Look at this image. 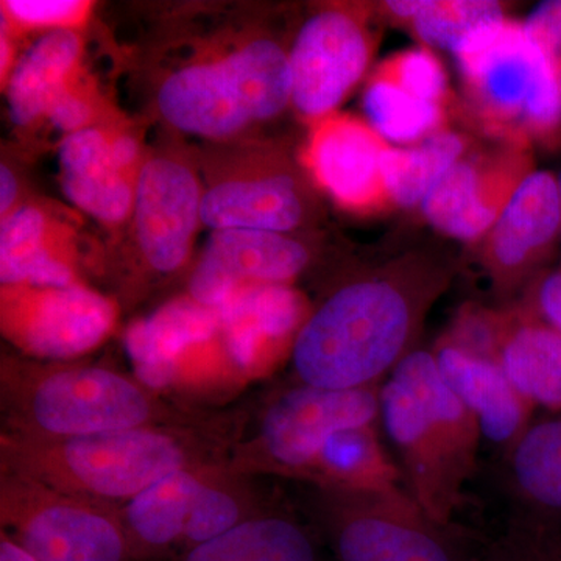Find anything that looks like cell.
I'll return each instance as SVG.
<instances>
[{
  "instance_id": "obj_1",
  "label": "cell",
  "mask_w": 561,
  "mask_h": 561,
  "mask_svg": "<svg viewBox=\"0 0 561 561\" xmlns=\"http://www.w3.org/2000/svg\"><path fill=\"white\" fill-rule=\"evenodd\" d=\"M451 278L448 264L413 256L343 284L295 339L297 382L328 390L381 387L416 350L426 313Z\"/></svg>"
},
{
  "instance_id": "obj_2",
  "label": "cell",
  "mask_w": 561,
  "mask_h": 561,
  "mask_svg": "<svg viewBox=\"0 0 561 561\" xmlns=\"http://www.w3.org/2000/svg\"><path fill=\"white\" fill-rule=\"evenodd\" d=\"M231 416L205 426H151L83 437L0 434V468L101 504L122 507L164 476L230 459Z\"/></svg>"
},
{
  "instance_id": "obj_3",
  "label": "cell",
  "mask_w": 561,
  "mask_h": 561,
  "mask_svg": "<svg viewBox=\"0 0 561 561\" xmlns=\"http://www.w3.org/2000/svg\"><path fill=\"white\" fill-rule=\"evenodd\" d=\"M3 431L32 437H83L151 426H205L221 415L165 400L138 376L99 365L3 357Z\"/></svg>"
},
{
  "instance_id": "obj_4",
  "label": "cell",
  "mask_w": 561,
  "mask_h": 561,
  "mask_svg": "<svg viewBox=\"0 0 561 561\" xmlns=\"http://www.w3.org/2000/svg\"><path fill=\"white\" fill-rule=\"evenodd\" d=\"M379 424L413 501L434 522L454 523L465 483L476 471L482 434L442 378L432 350L412 351L382 382Z\"/></svg>"
},
{
  "instance_id": "obj_5",
  "label": "cell",
  "mask_w": 561,
  "mask_h": 561,
  "mask_svg": "<svg viewBox=\"0 0 561 561\" xmlns=\"http://www.w3.org/2000/svg\"><path fill=\"white\" fill-rule=\"evenodd\" d=\"M453 54L472 108L494 138L561 146V61L531 43L523 22L491 21Z\"/></svg>"
},
{
  "instance_id": "obj_6",
  "label": "cell",
  "mask_w": 561,
  "mask_h": 561,
  "mask_svg": "<svg viewBox=\"0 0 561 561\" xmlns=\"http://www.w3.org/2000/svg\"><path fill=\"white\" fill-rule=\"evenodd\" d=\"M291 102L289 55L268 39L253 41L221 60L172 73L158 105L176 130L225 138L272 119Z\"/></svg>"
},
{
  "instance_id": "obj_7",
  "label": "cell",
  "mask_w": 561,
  "mask_h": 561,
  "mask_svg": "<svg viewBox=\"0 0 561 561\" xmlns=\"http://www.w3.org/2000/svg\"><path fill=\"white\" fill-rule=\"evenodd\" d=\"M313 507L337 561H476L483 546L457 523L434 522L404 489H316Z\"/></svg>"
},
{
  "instance_id": "obj_8",
  "label": "cell",
  "mask_w": 561,
  "mask_h": 561,
  "mask_svg": "<svg viewBox=\"0 0 561 561\" xmlns=\"http://www.w3.org/2000/svg\"><path fill=\"white\" fill-rule=\"evenodd\" d=\"M379 389L328 390L295 382L268 404L249 440L234 446L231 468L309 482L335 434L379 423Z\"/></svg>"
},
{
  "instance_id": "obj_9",
  "label": "cell",
  "mask_w": 561,
  "mask_h": 561,
  "mask_svg": "<svg viewBox=\"0 0 561 561\" xmlns=\"http://www.w3.org/2000/svg\"><path fill=\"white\" fill-rule=\"evenodd\" d=\"M3 534L36 561H135L121 507L0 471Z\"/></svg>"
},
{
  "instance_id": "obj_10",
  "label": "cell",
  "mask_w": 561,
  "mask_h": 561,
  "mask_svg": "<svg viewBox=\"0 0 561 561\" xmlns=\"http://www.w3.org/2000/svg\"><path fill=\"white\" fill-rule=\"evenodd\" d=\"M117 308L81 284L68 287L2 286L3 337L35 360L84 356L113 331Z\"/></svg>"
},
{
  "instance_id": "obj_11",
  "label": "cell",
  "mask_w": 561,
  "mask_h": 561,
  "mask_svg": "<svg viewBox=\"0 0 561 561\" xmlns=\"http://www.w3.org/2000/svg\"><path fill=\"white\" fill-rule=\"evenodd\" d=\"M375 36L364 18L324 10L302 25L289 54L291 103L301 116H330L370 65Z\"/></svg>"
},
{
  "instance_id": "obj_12",
  "label": "cell",
  "mask_w": 561,
  "mask_h": 561,
  "mask_svg": "<svg viewBox=\"0 0 561 561\" xmlns=\"http://www.w3.org/2000/svg\"><path fill=\"white\" fill-rule=\"evenodd\" d=\"M534 171L531 146L501 142L494 150L468 151L432 187L421 209L443 234L479 241Z\"/></svg>"
},
{
  "instance_id": "obj_13",
  "label": "cell",
  "mask_w": 561,
  "mask_h": 561,
  "mask_svg": "<svg viewBox=\"0 0 561 561\" xmlns=\"http://www.w3.org/2000/svg\"><path fill=\"white\" fill-rule=\"evenodd\" d=\"M560 238L557 173L535 169L483 238L482 268L497 294L526 290L546 271Z\"/></svg>"
},
{
  "instance_id": "obj_14",
  "label": "cell",
  "mask_w": 561,
  "mask_h": 561,
  "mask_svg": "<svg viewBox=\"0 0 561 561\" xmlns=\"http://www.w3.org/2000/svg\"><path fill=\"white\" fill-rule=\"evenodd\" d=\"M390 144L367 121L332 113L313 124L305 164L332 201L353 213L391 206L386 183Z\"/></svg>"
},
{
  "instance_id": "obj_15",
  "label": "cell",
  "mask_w": 561,
  "mask_h": 561,
  "mask_svg": "<svg viewBox=\"0 0 561 561\" xmlns=\"http://www.w3.org/2000/svg\"><path fill=\"white\" fill-rule=\"evenodd\" d=\"M309 257L305 245L279 232L214 231L192 272L190 297L219 309L256 287L290 286Z\"/></svg>"
},
{
  "instance_id": "obj_16",
  "label": "cell",
  "mask_w": 561,
  "mask_h": 561,
  "mask_svg": "<svg viewBox=\"0 0 561 561\" xmlns=\"http://www.w3.org/2000/svg\"><path fill=\"white\" fill-rule=\"evenodd\" d=\"M220 324L219 309L206 308L191 297L173 300L136 321L125 337L135 376L158 391L186 383L194 357H228Z\"/></svg>"
},
{
  "instance_id": "obj_17",
  "label": "cell",
  "mask_w": 561,
  "mask_h": 561,
  "mask_svg": "<svg viewBox=\"0 0 561 561\" xmlns=\"http://www.w3.org/2000/svg\"><path fill=\"white\" fill-rule=\"evenodd\" d=\"M203 195L194 173L168 158H154L136 181L135 228L139 249L153 271H179L190 256Z\"/></svg>"
},
{
  "instance_id": "obj_18",
  "label": "cell",
  "mask_w": 561,
  "mask_h": 561,
  "mask_svg": "<svg viewBox=\"0 0 561 561\" xmlns=\"http://www.w3.org/2000/svg\"><path fill=\"white\" fill-rule=\"evenodd\" d=\"M219 311L228 356L242 375H256L284 346H294L312 312L306 298L291 286L243 291Z\"/></svg>"
},
{
  "instance_id": "obj_19",
  "label": "cell",
  "mask_w": 561,
  "mask_h": 561,
  "mask_svg": "<svg viewBox=\"0 0 561 561\" xmlns=\"http://www.w3.org/2000/svg\"><path fill=\"white\" fill-rule=\"evenodd\" d=\"M442 378L474 415L482 440L508 454L534 420L535 408L513 387L496 362L438 339L432 350Z\"/></svg>"
},
{
  "instance_id": "obj_20",
  "label": "cell",
  "mask_w": 561,
  "mask_h": 561,
  "mask_svg": "<svg viewBox=\"0 0 561 561\" xmlns=\"http://www.w3.org/2000/svg\"><path fill=\"white\" fill-rule=\"evenodd\" d=\"M221 461L225 460L205 461L173 471L122 505L121 518L135 561L179 559L198 490Z\"/></svg>"
},
{
  "instance_id": "obj_21",
  "label": "cell",
  "mask_w": 561,
  "mask_h": 561,
  "mask_svg": "<svg viewBox=\"0 0 561 561\" xmlns=\"http://www.w3.org/2000/svg\"><path fill=\"white\" fill-rule=\"evenodd\" d=\"M66 197L94 219L119 224L135 208L136 181L122 168L111 138L95 128L70 133L58 150Z\"/></svg>"
},
{
  "instance_id": "obj_22",
  "label": "cell",
  "mask_w": 561,
  "mask_h": 561,
  "mask_svg": "<svg viewBox=\"0 0 561 561\" xmlns=\"http://www.w3.org/2000/svg\"><path fill=\"white\" fill-rule=\"evenodd\" d=\"M496 364L535 409L561 412V334L523 301L504 306Z\"/></svg>"
},
{
  "instance_id": "obj_23",
  "label": "cell",
  "mask_w": 561,
  "mask_h": 561,
  "mask_svg": "<svg viewBox=\"0 0 561 561\" xmlns=\"http://www.w3.org/2000/svg\"><path fill=\"white\" fill-rule=\"evenodd\" d=\"M300 192L287 175L230 180L203 194L201 219L213 230L279 232L301 224Z\"/></svg>"
},
{
  "instance_id": "obj_24",
  "label": "cell",
  "mask_w": 561,
  "mask_h": 561,
  "mask_svg": "<svg viewBox=\"0 0 561 561\" xmlns=\"http://www.w3.org/2000/svg\"><path fill=\"white\" fill-rule=\"evenodd\" d=\"M0 283L31 287L79 284L65 236L35 206H21L2 220Z\"/></svg>"
},
{
  "instance_id": "obj_25",
  "label": "cell",
  "mask_w": 561,
  "mask_h": 561,
  "mask_svg": "<svg viewBox=\"0 0 561 561\" xmlns=\"http://www.w3.org/2000/svg\"><path fill=\"white\" fill-rule=\"evenodd\" d=\"M505 457L515 515L561 524V412L531 421Z\"/></svg>"
},
{
  "instance_id": "obj_26",
  "label": "cell",
  "mask_w": 561,
  "mask_h": 561,
  "mask_svg": "<svg viewBox=\"0 0 561 561\" xmlns=\"http://www.w3.org/2000/svg\"><path fill=\"white\" fill-rule=\"evenodd\" d=\"M80 54V36L60 28L41 36L22 55L7 80L10 117L18 127L39 119L51 101L69 88Z\"/></svg>"
},
{
  "instance_id": "obj_27",
  "label": "cell",
  "mask_w": 561,
  "mask_h": 561,
  "mask_svg": "<svg viewBox=\"0 0 561 561\" xmlns=\"http://www.w3.org/2000/svg\"><path fill=\"white\" fill-rule=\"evenodd\" d=\"M176 561H323V557L305 524L272 508Z\"/></svg>"
},
{
  "instance_id": "obj_28",
  "label": "cell",
  "mask_w": 561,
  "mask_h": 561,
  "mask_svg": "<svg viewBox=\"0 0 561 561\" xmlns=\"http://www.w3.org/2000/svg\"><path fill=\"white\" fill-rule=\"evenodd\" d=\"M402 482L400 465L391 460L379 438V423L335 434L321 451L309 479L316 489L381 493L402 490Z\"/></svg>"
},
{
  "instance_id": "obj_29",
  "label": "cell",
  "mask_w": 561,
  "mask_h": 561,
  "mask_svg": "<svg viewBox=\"0 0 561 561\" xmlns=\"http://www.w3.org/2000/svg\"><path fill=\"white\" fill-rule=\"evenodd\" d=\"M254 478L234 470L228 460L210 471L195 497L179 557L272 511L256 490Z\"/></svg>"
},
{
  "instance_id": "obj_30",
  "label": "cell",
  "mask_w": 561,
  "mask_h": 561,
  "mask_svg": "<svg viewBox=\"0 0 561 561\" xmlns=\"http://www.w3.org/2000/svg\"><path fill=\"white\" fill-rule=\"evenodd\" d=\"M467 136L442 130L412 147H393L386 154V183L391 206L421 205L432 187L468 153Z\"/></svg>"
},
{
  "instance_id": "obj_31",
  "label": "cell",
  "mask_w": 561,
  "mask_h": 561,
  "mask_svg": "<svg viewBox=\"0 0 561 561\" xmlns=\"http://www.w3.org/2000/svg\"><path fill=\"white\" fill-rule=\"evenodd\" d=\"M445 106L413 98L376 72L364 92L368 124L394 147L416 146L445 130Z\"/></svg>"
},
{
  "instance_id": "obj_32",
  "label": "cell",
  "mask_w": 561,
  "mask_h": 561,
  "mask_svg": "<svg viewBox=\"0 0 561 561\" xmlns=\"http://www.w3.org/2000/svg\"><path fill=\"white\" fill-rule=\"evenodd\" d=\"M504 16V7L491 0H424L412 28L430 49L454 51L472 32Z\"/></svg>"
},
{
  "instance_id": "obj_33",
  "label": "cell",
  "mask_w": 561,
  "mask_h": 561,
  "mask_svg": "<svg viewBox=\"0 0 561 561\" xmlns=\"http://www.w3.org/2000/svg\"><path fill=\"white\" fill-rule=\"evenodd\" d=\"M476 561H561V524L513 515L504 534L483 545Z\"/></svg>"
},
{
  "instance_id": "obj_34",
  "label": "cell",
  "mask_w": 561,
  "mask_h": 561,
  "mask_svg": "<svg viewBox=\"0 0 561 561\" xmlns=\"http://www.w3.org/2000/svg\"><path fill=\"white\" fill-rule=\"evenodd\" d=\"M376 73L424 102L446 105L448 76L440 58L430 47H413L391 55L383 60Z\"/></svg>"
},
{
  "instance_id": "obj_35",
  "label": "cell",
  "mask_w": 561,
  "mask_h": 561,
  "mask_svg": "<svg viewBox=\"0 0 561 561\" xmlns=\"http://www.w3.org/2000/svg\"><path fill=\"white\" fill-rule=\"evenodd\" d=\"M91 3L80 0H9L2 2V13L9 20L27 27H47L50 31L80 25L90 13Z\"/></svg>"
},
{
  "instance_id": "obj_36",
  "label": "cell",
  "mask_w": 561,
  "mask_h": 561,
  "mask_svg": "<svg viewBox=\"0 0 561 561\" xmlns=\"http://www.w3.org/2000/svg\"><path fill=\"white\" fill-rule=\"evenodd\" d=\"M522 301L561 334V265L546 268L531 280Z\"/></svg>"
},
{
  "instance_id": "obj_37",
  "label": "cell",
  "mask_w": 561,
  "mask_h": 561,
  "mask_svg": "<svg viewBox=\"0 0 561 561\" xmlns=\"http://www.w3.org/2000/svg\"><path fill=\"white\" fill-rule=\"evenodd\" d=\"M523 25L531 43L561 61V0L541 3Z\"/></svg>"
},
{
  "instance_id": "obj_38",
  "label": "cell",
  "mask_w": 561,
  "mask_h": 561,
  "mask_svg": "<svg viewBox=\"0 0 561 561\" xmlns=\"http://www.w3.org/2000/svg\"><path fill=\"white\" fill-rule=\"evenodd\" d=\"M46 116L55 128L70 135L87 128L84 125L90 121L91 110L80 95L66 88L51 101Z\"/></svg>"
},
{
  "instance_id": "obj_39",
  "label": "cell",
  "mask_w": 561,
  "mask_h": 561,
  "mask_svg": "<svg viewBox=\"0 0 561 561\" xmlns=\"http://www.w3.org/2000/svg\"><path fill=\"white\" fill-rule=\"evenodd\" d=\"M18 192H20V186H18L16 176L7 165H2L0 169V216H2V220L13 213Z\"/></svg>"
},
{
  "instance_id": "obj_40",
  "label": "cell",
  "mask_w": 561,
  "mask_h": 561,
  "mask_svg": "<svg viewBox=\"0 0 561 561\" xmlns=\"http://www.w3.org/2000/svg\"><path fill=\"white\" fill-rule=\"evenodd\" d=\"M111 147H113L114 157L119 161L122 168L133 172L136 160H138V144L128 136H117V138H111Z\"/></svg>"
},
{
  "instance_id": "obj_41",
  "label": "cell",
  "mask_w": 561,
  "mask_h": 561,
  "mask_svg": "<svg viewBox=\"0 0 561 561\" xmlns=\"http://www.w3.org/2000/svg\"><path fill=\"white\" fill-rule=\"evenodd\" d=\"M424 0H391L383 3L382 9L394 21L411 22L423 9Z\"/></svg>"
},
{
  "instance_id": "obj_42",
  "label": "cell",
  "mask_w": 561,
  "mask_h": 561,
  "mask_svg": "<svg viewBox=\"0 0 561 561\" xmlns=\"http://www.w3.org/2000/svg\"><path fill=\"white\" fill-rule=\"evenodd\" d=\"M0 561H36L31 553L24 551L9 535L0 534Z\"/></svg>"
},
{
  "instance_id": "obj_43",
  "label": "cell",
  "mask_w": 561,
  "mask_h": 561,
  "mask_svg": "<svg viewBox=\"0 0 561 561\" xmlns=\"http://www.w3.org/2000/svg\"><path fill=\"white\" fill-rule=\"evenodd\" d=\"M0 49H2V58H0V72H2V80L3 83H5V73L7 77H10V60H11V54H10V43L5 39V33L2 32V41H0Z\"/></svg>"
},
{
  "instance_id": "obj_44",
  "label": "cell",
  "mask_w": 561,
  "mask_h": 561,
  "mask_svg": "<svg viewBox=\"0 0 561 561\" xmlns=\"http://www.w3.org/2000/svg\"><path fill=\"white\" fill-rule=\"evenodd\" d=\"M557 184H559L560 217H561V171L559 173H557Z\"/></svg>"
},
{
  "instance_id": "obj_45",
  "label": "cell",
  "mask_w": 561,
  "mask_h": 561,
  "mask_svg": "<svg viewBox=\"0 0 561 561\" xmlns=\"http://www.w3.org/2000/svg\"><path fill=\"white\" fill-rule=\"evenodd\" d=\"M560 87H561V72H560Z\"/></svg>"
}]
</instances>
